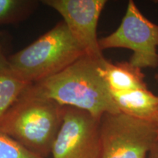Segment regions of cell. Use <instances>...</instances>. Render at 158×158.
I'll use <instances>...</instances> for the list:
<instances>
[{"label":"cell","mask_w":158,"mask_h":158,"mask_svg":"<svg viewBox=\"0 0 158 158\" xmlns=\"http://www.w3.org/2000/svg\"><path fill=\"white\" fill-rule=\"evenodd\" d=\"M120 112L133 117L155 122L158 114V96L147 88L124 92H110Z\"/></svg>","instance_id":"ba28073f"},{"label":"cell","mask_w":158,"mask_h":158,"mask_svg":"<svg viewBox=\"0 0 158 158\" xmlns=\"http://www.w3.org/2000/svg\"><path fill=\"white\" fill-rule=\"evenodd\" d=\"M40 3L36 0H0V25L23 21L36 10Z\"/></svg>","instance_id":"8fae6325"},{"label":"cell","mask_w":158,"mask_h":158,"mask_svg":"<svg viewBox=\"0 0 158 158\" xmlns=\"http://www.w3.org/2000/svg\"><path fill=\"white\" fill-rule=\"evenodd\" d=\"M0 158H43L23 147L7 134L0 131Z\"/></svg>","instance_id":"7c38bea8"},{"label":"cell","mask_w":158,"mask_h":158,"mask_svg":"<svg viewBox=\"0 0 158 158\" xmlns=\"http://www.w3.org/2000/svg\"><path fill=\"white\" fill-rule=\"evenodd\" d=\"M102 76L112 92H124L147 88L143 73L130 62H111L106 59L101 68Z\"/></svg>","instance_id":"9c48e42d"},{"label":"cell","mask_w":158,"mask_h":158,"mask_svg":"<svg viewBox=\"0 0 158 158\" xmlns=\"http://www.w3.org/2000/svg\"><path fill=\"white\" fill-rule=\"evenodd\" d=\"M31 84L11 70L7 59L0 63V119Z\"/></svg>","instance_id":"30bf717a"},{"label":"cell","mask_w":158,"mask_h":158,"mask_svg":"<svg viewBox=\"0 0 158 158\" xmlns=\"http://www.w3.org/2000/svg\"><path fill=\"white\" fill-rule=\"evenodd\" d=\"M157 2V3H158V1H157V2Z\"/></svg>","instance_id":"e0dca14e"},{"label":"cell","mask_w":158,"mask_h":158,"mask_svg":"<svg viewBox=\"0 0 158 158\" xmlns=\"http://www.w3.org/2000/svg\"><path fill=\"white\" fill-rule=\"evenodd\" d=\"M106 0H43L62 17L69 31L86 54L104 59L99 47L97 28Z\"/></svg>","instance_id":"52a82bcc"},{"label":"cell","mask_w":158,"mask_h":158,"mask_svg":"<svg viewBox=\"0 0 158 158\" xmlns=\"http://www.w3.org/2000/svg\"><path fill=\"white\" fill-rule=\"evenodd\" d=\"M147 158H158V139L149 151Z\"/></svg>","instance_id":"5bb4252c"},{"label":"cell","mask_w":158,"mask_h":158,"mask_svg":"<svg viewBox=\"0 0 158 158\" xmlns=\"http://www.w3.org/2000/svg\"><path fill=\"white\" fill-rule=\"evenodd\" d=\"M100 118L64 106V117L53 144L52 158H102Z\"/></svg>","instance_id":"8992f818"},{"label":"cell","mask_w":158,"mask_h":158,"mask_svg":"<svg viewBox=\"0 0 158 158\" xmlns=\"http://www.w3.org/2000/svg\"><path fill=\"white\" fill-rule=\"evenodd\" d=\"M102 158H147L158 139L155 122L106 113L100 122Z\"/></svg>","instance_id":"277c9868"},{"label":"cell","mask_w":158,"mask_h":158,"mask_svg":"<svg viewBox=\"0 0 158 158\" xmlns=\"http://www.w3.org/2000/svg\"><path fill=\"white\" fill-rule=\"evenodd\" d=\"M11 45V37L8 33L0 31V63L7 61Z\"/></svg>","instance_id":"4fadbf2b"},{"label":"cell","mask_w":158,"mask_h":158,"mask_svg":"<svg viewBox=\"0 0 158 158\" xmlns=\"http://www.w3.org/2000/svg\"><path fill=\"white\" fill-rule=\"evenodd\" d=\"M86 54L63 21L36 40L7 56L11 70L34 84L54 76Z\"/></svg>","instance_id":"3957f363"},{"label":"cell","mask_w":158,"mask_h":158,"mask_svg":"<svg viewBox=\"0 0 158 158\" xmlns=\"http://www.w3.org/2000/svg\"><path fill=\"white\" fill-rule=\"evenodd\" d=\"M155 80H156V81H157V83H158V73L157 74L155 75Z\"/></svg>","instance_id":"2e32d148"},{"label":"cell","mask_w":158,"mask_h":158,"mask_svg":"<svg viewBox=\"0 0 158 158\" xmlns=\"http://www.w3.org/2000/svg\"><path fill=\"white\" fill-rule=\"evenodd\" d=\"M155 123H156V125H157V132H158V114H157V118H156V119H155Z\"/></svg>","instance_id":"9a60e30c"},{"label":"cell","mask_w":158,"mask_h":158,"mask_svg":"<svg viewBox=\"0 0 158 158\" xmlns=\"http://www.w3.org/2000/svg\"><path fill=\"white\" fill-rule=\"evenodd\" d=\"M28 88L1 118L0 131L35 155L48 158L62 124L64 106Z\"/></svg>","instance_id":"7a4b0ae2"},{"label":"cell","mask_w":158,"mask_h":158,"mask_svg":"<svg viewBox=\"0 0 158 158\" xmlns=\"http://www.w3.org/2000/svg\"><path fill=\"white\" fill-rule=\"evenodd\" d=\"M98 43L101 51L114 48L131 50L129 62L136 68L158 67V25L144 16L132 0L117 29Z\"/></svg>","instance_id":"5b68a950"},{"label":"cell","mask_w":158,"mask_h":158,"mask_svg":"<svg viewBox=\"0 0 158 158\" xmlns=\"http://www.w3.org/2000/svg\"><path fill=\"white\" fill-rule=\"evenodd\" d=\"M106 59L84 54L55 76L31 84L28 89L32 94L51 99L62 106L83 110L98 118L106 113H119L101 73Z\"/></svg>","instance_id":"6da1fadb"}]
</instances>
